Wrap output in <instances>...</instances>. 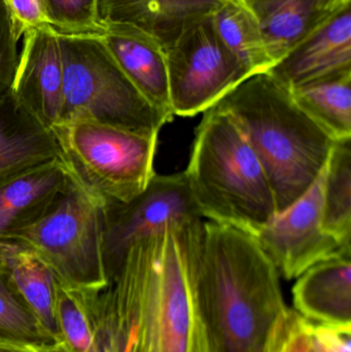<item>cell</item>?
Instances as JSON below:
<instances>
[{
  "mask_svg": "<svg viewBox=\"0 0 351 352\" xmlns=\"http://www.w3.org/2000/svg\"><path fill=\"white\" fill-rule=\"evenodd\" d=\"M190 268L210 352H274L291 309L253 235L202 221L190 235Z\"/></svg>",
  "mask_w": 351,
  "mask_h": 352,
  "instance_id": "cell-1",
  "label": "cell"
},
{
  "mask_svg": "<svg viewBox=\"0 0 351 352\" xmlns=\"http://www.w3.org/2000/svg\"><path fill=\"white\" fill-rule=\"evenodd\" d=\"M197 226L138 240L107 285L135 352H210L190 268V235Z\"/></svg>",
  "mask_w": 351,
  "mask_h": 352,
  "instance_id": "cell-2",
  "label": "cell"
},
{
  "mask_svg": "<svg viewBox=\"0 0 351 352\" xmlns=\"http://www.w3.org/2000/svg\"><path fill=\"white\" fill-rule=\"evenodd\" d=\"M216 105L232 116L255 151L278 212L301 198L327 165L335 142L269 72L245 78Z\"/></svg>",
  "mask_w": 351,
  "mask_h": 352,
  "instance_id": "cell-3",
  "label": "cell"
},
{
  "mask_svg": "<svg viewBox=\"0 0 351 352\" xmlns=\"http://www.w3.org/2000/svg\"><path fill=\"white\" fill-rule=\"evenodd\" d=\"M203 113L185 170L192 194L203 219L255 236L278 213L269 178L228 111Z\"/></svg>",
  "mask_w": 351,
  "mask_h": 352,
  "instance_id": "cell-4",
  "label": "cell"
},
{
  "mask_svg": "<svg viewBox=\"0 0 351 352\" xmlns=\"http://www.w3.org/2000/svg\"><path fill=\"white\" fill-rule=\"evenodd\" d=\"M59 38L63 62L59 123L94 120L158 138L161 129L172 121V115L157 109L140 94L101 36L59 34Z\"/></svg>",
  "mask_w": 351,
  "mask_h": 352,
  "instance_id": "cell-5",
  "label": "cell"
},
{
  "mask_svg": "<svg viewBox=\"0 0 351 352\" xmlns=\"http://www.w3.org/2000/svg\"><path fill=\"white\" fill-rule=\"evenodd\" d=\"M51 132L72 180L103 206L128 202L156 175L158 138L82 119L60 122Z\"/></svg>",
  "mask_w": 351,
  "mask_h": 352,
  "instance_id": "cell-6",
  "label": "cell"
},
{
  "mask_svg": "<svg viewBox=\"0 0 351 352\" xmlns=\"http://www.w3.org/2000/svg\"><path fill=\"white\" fill-rule=\"evenodd\" d=\"M5 240L28 246L62 287L101 289L109 285L103 258V205L73 180L43 217Z\"/></svg>",
  "mask_w": 351,
  "mask_h": 352,
  "instance_id": "cell-7",
  "label": "cell"
},
{
  "mask_svg": "<svg viewBox=\"0 0 351 352\" xmlns=\"http://www.w3.org/2000/svg\"><path fill=\"white\" fill-rule=\"evenodd\" d=\"M165 53L173 116L205 113L251 76L218 36L212 14L189 27Z\"/></svg>",
  "mask_w": 351,
  "mask_h": 352,
  "instance_id": "cell-8",
  "label": "cell"
},
{
  "mask_svg": "<svg viewBox=\"0 0 351 352\" xmlns=\"http://www.w3.org/2000/svg\"><path fill=\"white\" fill-rule=\"evenodd\" d=\"M203 221L185 171L152 176L128 202L103 206V258L107 280L119 272L132 244L165 230L183 231Z\"/></svg>",
  "mask_w": 351,
  "mask_h": 352,
  "instance_id": "cell-9",
  "label": "cell"
},
{
  "mask_svg": "<svg viewBox=\"0 0 351 352\" xmlns=\"http://www.w3.org/2000/svg\"><path fill=\"white\" fill-rule=\"evenodd\" d=\"M326 167L308 190L276 213L253 237L284 278H298L313 265L342 252H350L323 226Z\"/></svg>",
  "mask_w": 351,
  "mask_h": 352,
  "instance_id": "cell-10",
  "label": "cell"
},
{
  "mask_svg": "<svg viewBox=\"0 0 351 352\" xmlns=\"http://www.w3.org/2000/svg\"><path fill=\"white\" fill-rule=\"evenodd\" d=\"M10 92L19 103L51 130L63 107V62L59 34L52 26L23 36Z\"/></svg>",
  "mask_w": 351,
  "mask_h": 352,
  "instance_id": "cell-11",
  "label": "cell"
},
{
  "mask_svg": "<svg viewBox=\"0 0 351 352\" xmlns=\"http://www.w3.org/2000/svg\"><path fill=\"white\" fill-rule=\"evenodd\" d=\"M268 72L290 91L351 72V4L301 41Z\"/></svg>",
  "mask_w": 351,
  "mask_h": 352,
  "instance_id": "cell-12",
  "label": "cell"
},
{
  "mask_svg": "<svg viewBox=\"0 0 351 352\" xmlns=\"http://www.w3.org/2000/svg\"><path fill=\"white\" fill-rule=\"evenodd\" d=\"M242 0H99L103 24H125L152 35L165 50L192 25L228 2Z\"/></svg>",
  "mask_w": 351,
  "mask_h": 352,
  "instance_id": "cell-13",
  "label": "cell"
},
{
  "mask_svg": "<svg viewBox=\"0 0 351 352\" xmlns=\"http://www.w3.org/2000/svg\"><path fill=\"white\" fill-rule=\"evenodd\" d=\"M105 26L101 38L122 72L150 104L173 116L163 45L136 27L125 24Z\"/></svg>",
  "mask_w": 351,
  "mask_h": 352,
  "instance_id": "cell-14",
  "label": "cell"
},
{
  "mask_svg": "<svg viewBox=\"0 0 351 352\" xmlns=\"http://www.w3.org/2000/svg\"><path fill=\"white\" fill-rule=\"evenodd\" d=\"M71 182L61 160L47 161L0 180V240L43 217Z\"/></svg>",
  "mask_w": 351,
  "mask_h": 352,
  "instance_id": "cell-15",
  "label": "cell"
},
{
  "mask_svg": "<svg viewBox=\"0 0 351 352\" xmlns=\"http://www.w3.org/2000/svg\"><path fill=\"white\" fill-rule=\"evenodd\" d=\"M295 311L310 322L351 327V250L307 269L293 287Z\"/></svg>",
  "mask_w": 351,
  "mask_h": 352,
  "instance_id": "cell-16",
  "label": "cell"
},
{
  "mask_svg": "<svg viewBox=\"0 0 351 352\" xmlns=\"http://www.w3.org/2000/svg\"><path fill=\"white\" fill-rule=\"evenodd\" d=\"M255 14L274 65L351 0H242Z\"/></svg>",
  "mask_w": 351,
  "mask_h": 352,
  "instance_id": "cell-17",
  "label": "cell"
},
{
  "mask_svg": "<svg viewBox=\"0 0 351 352\" xmlns=\"http://www.w3.org/2000/svg\"><path fill=\"white\" fill-rule=\"evenodd\" d=\"M0 278L54 340L62 339L57 316L58 281L32 250L16 240H0Z\"/></svg>",
  "mask_w": 351,
  "mask_h": 352,
  "instance_id": "cell-18",
  "label": "cell"
},
{
  "mask_svg": "<svg viewBox=\"0 0 351 352\" xmlns=\"http://www.w3.org/2000/svg\"><path fill=\"white\" fill-rule=\"evenodd\" d=\"M53 160H61V153L51 130L10 91L0 98V180Z\"/></svg>",
  "mask_w": 351,
  "mask_h": 352,
  "instance_id": "cell-19",
  "label": "cell"
},
{
  "mask_svg": "<svg viewBox=\"0 0 351 352\" xmlns=\"http://www.w3.org/2000/svg\"><path fill=\"white\" fill-rule=\"evenodd\" d=\"M291 94L334 142L351 140V72L297 87Z\"/></svg>",
  "mask_w": 351,
  "mask_h": 352,
  "instance_id": "cell-20",
  "label": "cell"
},
{
  "mask_svg": "<svg viewBox=\"0 0 351 352\" xmlns=\"http://www.w3.org/2000/svg\"><path fill=\"white\" fill-rule=\"evenodd\" d=\"M212 19L223 43L251 76L273 67L259 22L243 1L224 4Z\"/></svg>",
  "mask_w": 351,
  "mask_h": 352,
  "instance_id": "cell-21",
  "label": "cell"
},
{
  "mask_svg": "<svg viewBox=\"0 0 351 352\" xmlns=\"http://www.w3.org/2000/svg\"><path fill=\"white\" fill-rule=\"evenodd\" d=\"M324 229L344 248H351V140L336 142L326 165Z\"/></svg>",
  "mask_w": 351,
  "mask_h": 352,
  "instance_id": "cell-22",
  "label": "cell"
},
{
  "mask_svg": "<svg viewBox=\"0 0 351 352\" xmlns=\"http://www.w3.org/2000/svg\"><path fill=\"white\" fill-rule=\"evenodd\" d=\"M0 337L35 344L56 342L0 278Z\"/></svg>",
  "mask_w": 351,
  "mask_h": 352,
  "instance_id": "cell-23",
  "label": "cell"
},
{
  "mask_svg": "<svg viewBox=\"0 0 351 352\" xmlns=\"http://www.w3.org/2000/svg\"><path fill=\"white\" fill-rule=\"evenodd\" d=\"M52 27L59 34L101 36L105 26L99 16V0H45Z\"/></svg>",
  "mask_w": 351,
  "mask_h": 352,
  "instance_id": "cell-24",
  "label": "cell"
},
{
  "mask_svg": "<svg viewBox=\"0 0 351 352\" xmlns=\"http://www.w3.org/2000/svg\"><path fill=\"white\" fill-rule=\"evenodd\" d=\"M16 41L34 29L52 26L45 0H1Z\"/></svg>",
  "mask_w": 351,
  "mask_h": 352,
  "instance_id": "cell-25",
  "label": "cell"
},
{
  "mask_svg": "<svg viewBox=\"0 0 351 352\" xmlns=\"http://www.w3.org/2000/svg\"><path fill=\"white\" fill-rule=\"evenodd\" d=\"M303 324L310 352H351V327L315 324L304 318Z\"/></svg>",
  "mask_w": 351,
  "mask_h": 352,
  "instance_id": "cell-26",
  "label": "cell"
},
{
  "mask_svg": "<svg viewBox=\"0 0 351 352\" xmlns=\"http://www.w3.org/2000/svg\"><path fill=\"white\" fill-rule=\"evenodd\" d=\"M19 41L12 34L8 14L0 0V98L12 89L16 64Z\"/></svg>",
  "mask_w": 351,
  "mask_h": 352,
  "instance_id": "cell-27",
  "label": "cell"
},
{
  "mask_svg": "<svg viewBox=\"0 0 351 352\" xmlns=\"http://www.w3.org/2000/svg\"><path fill=\"white\" fill-rule=\"evenodd\" d=\"M274 352H310L303 318L291 310Z\"/></svg>",
  "mask_w": 351,
  "mask_h": 352,
  "instance_id": "cell-28",
  "label": "cell"
},
{
  "mask_svg": "<svg viewBox=\"0 0 351 352\" xmlns=\"http://www.w3.org/2000/svg\"><path fill=\"white\" fill-rule=\"evenodd\" d=\"M52 352H72V351L67 346L65 341L61 339V340L54 343L53 346H52Z\"/></svg>",
  "mask_w": 351,
  "mask_h": 352,
  "instance_id": "cell-29",
  "label": "cell"
}]
</instances>
